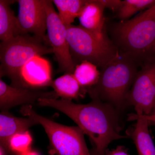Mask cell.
I'll list each match as a JSON object with an SVG mask.
<instances>
[{"label": "cell", "mask_w": 155, "mask_h": 155, "mask_svg": "<svg viewBox=\"0 0 155 155\" xmlns=\"http://www.w3.org/2000/svg\"><path fill=\"white\" fill-rule=\"evenodd\" d=\"M37 103L58 110L72 119L91 140L94 147L93 155H104L111 142L127 138L121 134L116 109L99 100L78 104L64 99L41 98Z\"/></svg>", "instance_id": "6da1fadb"}, {"label": "cell", "mask_w": 155, "mask_h": 155, "mask_svg": "<svg viewBox=\"0 0 155 155\" xmlns=\"http://www.w3.org/2000/svg\"><path fill=\"white\" fill-rule=\"evenodd\" d=\"M137 61L119 52L102 68L96 85L87 90L92 99L110 104L115 109L122 107L137 74Z\"/></svg>", "instance_id": "7a4b0ae2"}, {"label": "cell", "mask_w": 155, "mask_h": 155, "mask_svg": "<svg viewBox=\"0 0 155 155\" xmlns=\"http://www.w3.org/2000/svg\"><path fill=\"white\" fill-rule=\"evenodd\" d=\"M113 32L121 52L144 64L155 61V5L133 19L117 23Z\"/></svg>", "instance_id": "3957f363"}, {"label": "cell", "mask_w": 155, "mask_h": 155, "mask_svg": "<svg viewBox=\"0 0 155 155\" xmlns=\"http://www.w3.org/2000/svg\"><path fill=\"white\" fill-rule=\"evenodd\" d=\"M53 53L48 39L35 35H17L0 44V76H7L16 87L22 67L31 59Z\"/></svg>", "instance_id": "277c9868"}, {"label": "cell", "mask_w": 155, "mask_h": 155, "mask_svg": "<svg viewBox=\"0 0 155 155\" xmlns=\"http://www.w3.org/2000/svg\"><path fill=\"white\" fill-rule=\"evenodd\" d=\"M66 26V36L75 65L87 61L101 69L119 51L106 36H98L80 25Z\"/></svg>", "instance_id": "5b68a950"}, {"label": "cell", "mask_w": 155, "mask_h": 155, "mask_svg": "<svg viewBox=\"0 0 155 155\" xmlns=\"http://www.w3.org/2000/svg\"><path fill=\"white\" fill-rule=\"evenodd\" d=\"M23 116L41 125L49 140L53 155H92L89 151L84 134L78 126L62 125L36 113L31 105L22 106Z\"/></svg>", "instance_id": "8992f818"}, {"label": "cell", "mask_w": 155, "mask_h": 155, "mask_svg": "<svg viewBox=\"0 0 155 155\" xmlns=\"http://www.w3.org/2000/svg\"><path fill=\"white\" fill-rule=\"evenodd\" d=\"M45 5L47 16V36L58 61L59 70L65 73L73 74L76 65L66 36L67 26L61 21L52 1L45 0Z\"/></svg>", "instance_id": "52a82bcc"}, {"label": "cell", "mask_w": 155, "mask_h": 155, "mask_svg": "<svg viewBox=\"0 0 155 155\" xmlns=\"http://www.w3.org/2000/svg\"><path fill=\"white\" fill-rule=\"evenodd\" d=\"M137 115H149L155 107V61L143 65L127 96Z\"/></svg>", "instance_id": "ba28073f"}, {"label": "cell", "mask_w": 155, "mask_h": 155, "mask_svg": "<svg viewBox=\"0 0 155 155\" xmlns=\"http://www.w3.org/2000/svg\"><path fill=\"white\" fill-rule=\"evenodd\" d=\"M19 11L17 16L18 35L33 34L47 39V16L45 0H18Z\"/></svg>", "instance_id": "9c48e42d"}, {"label": "cell", "mask_w": 155, "mask_h": 155, "mask_svg": "<svg viewBox=\"0 0 155 155\" xmlns=\"http://www.w3.org/2000/svg\"><path fill=\"white\" fill-rule=\"evenodd\" d=\"M41 98L58 99L59 97L53 91H44L17 87L10 85L0 79V109L2 112L9 111L18 106L31 105Z\"/></svg>", "instance_id": "30bf717a"}, {"label": "cell", "mask_w": 155, "mask_h": 155, "mask_svg": "<svg viewBox=\"0 0 155 155\" xmlns=\"http://www.w3.org/2000/svg\"><path fill=\"white\" fill-rule=\"evenodd\" d=\"M52 81L49 62L41 56H36L21 69L16 87L38 89L51 86Z\"/></svg>", "instance_id": "8fae6325"}, {"label": "cell", "mask_w": 155, "mask_h": 155, "mask_svg": "<svg viewBox=\"0 0 155 155\" xmlns=\"http://www.w3.org/2000/svg\"><path fill=\"white\" fill-rule=\"evenodd\" d=\"M105 9L99 0H86L78 17L79 25L98 36H105Z\"/></svg>", "instance_id": "7c38bea8"}, {"label": "cell", "mask_w": 155, "mask_h": 155, "mask_svg": "<svg viewBox=\"0 0 155 155\" xmlns=\"http://www.w3.org/2000/svg\"><path fill=\"white\" fill-rule=\"evenodd\" d=\"M38 125L35 120L28 117L22 118L14 116L8 111L0 114V145L7 150L8 142L12 136L28 130L32 126Z\"/></svg>", "instance_id": "4fadbf2b"}, {"label": "cell", "mask_w": 155, "mask_h": 155, "mask_svg": "<svg viewBox=\"0 0 155 155\" xmlns=\"http://www.w3.org/2000/svg\"><path fill=\"white\" fill-rule=\"evenodd\" d=\"M129 119L136 120L130 133L138 155H155V146L150 135L149 121L143 115L133 114Z\"/></svg>", "instance_id": "5bb4252c"}, {"label": "cell", "mask_w": 155, "mask_h": 155, "mask_svg": "<svg viewBox=\"0 0 155 155\" xmlns=\"http://www.w3.org/2000/svg\"><path fill=\"white\" fill-rule=\"evenodd\" d=\"M50 87L59 98L69 101L77 99L87 91L81 86L73 73H65L53 80Z\"/></svg>", "instance_id": "9a60e30c"}, {"label": "cell", "mask_w": 155, "mask_h": 155, "mask_svg": "<svg viewBox=\"0 0 155 155\" xmlns=\"http://www.w3.org/2000/svg\"><path fill=\"white\" fill-rule=\"evenodd\" d=\"M13 2L0 1V39L2 41L18 35L17 17L10 7Z\"/></svg>", "instance_id": "2e32d148"}, {"label": "cell", "mask_w": 155, "mask_h": 155, "mask_svg": "<svg viewBox=\"0 0 155 155\" xmlns=\"http://www.w3.org/2000/svg\"><path fill=\"white\" fill-rule=\"evenodd\" d=\"M73 75L81 86L86 89L96 85L99 80L101 71L96 65L84 61L76 65Z\"/></svg>", "instance_id": "e0dca14e"}, {"label": "cell", "mask_w": 155, "mask_h": 155, "mask_svg": "<svg viewBox=\"0 0 155 155\" xmlns=\"http://www.w3.org/2000/svg\"><path fill=\"white\" fill-rule=\"evenodd\" d=\"M58 11V15L66 26L72 25L78 18L86 0H53Z\"/></svg>", "instance_id": "ac0fdd59"}, {"label": "cell", "mask_w": 155, "mask_h": 155, "mask_svg": "<svg viewBox=\"0 0 155 155\" xmlns=\"http://www.w3.org/2000/svg\"><path fill=\"white\" fill-rule=\"evenodd\" d=\"M155 5V0H125L118 11L121 21L127 19L139 11L150 8Z\"/></svg>", "instance_id": "d6986e66"}, {"label": "cell", "mask_w": 155, "mask_h": 155, "mask_svg": "<svg viewBox=\"0 0 155 155\" xmlns=\"http://www.w3.org/2000/svg\"><path fill=\"white\" fill-rule=\"evenodd\" d=\"M32 141L33 139L28 130L20 132L10 138L7 150L19 155L31 149Z\"/></svg>", "instance_id": "ffe728a7"}, {"label": "cell", "mask_w": 155, "mask_h": 155, "mask_svg": "<svg viewBox=\"0 0 155 155\" xmlns=\"http://www.w3.org/2000/svg\"><path fill=\"white\" fill-rule=\"evenodd\" d=\"M101 4L104 7L110 9L112 11H118L122 5L121 0H99Z\"/></svg>", "instance_id": "44dd1931"}, {"label": "cell", "mask_w": 155, "mask_h": 155, "mask_svg": "<svg viewBox=\"0 0 155 155\" xmlns=\"http://www.w3.org/2000/svg\"><path fill=\"white\" fill-rule=\"evenodd\" d=\"M104 155H129L127 149L123 146H118L116 148L107 150Z\"/></svg>", "instance_id": "7402d4cb"}, {"label": "cell", "mask_w": 155, "mask_h": 155, "mask_svg": "<svg viewBox=\"0 0 155 155\" xmlns=\"http://www.w3.org/2000/svg\"><path fill=\"white\" fill-rule=\"evenodd\" d=\"M143 116L149 121L150 124V123H152V124L155 125V115H147V116L143 115Z\"/></svg>", "instance_id": "603a6c76"}, {"label": "cell", "mask_w": 155, "mask_h": 155, "mask_svg": "<svg viewBox=\"0 0 155 155\" xmlns=\"http://www.w3.org/2000/svg\"><path fill=\"white\" fill-rule=\"evenodd\" d=\"M19 155H40V154L36 151L30 149L28 151Z\"/></svg>", "instance_id": "cb8c5ba5"}, {"label": "cell", "mask_w": 155, "mask_h": 155, "mask_svg": "<svg viewBox=\"0 0 155 155\" xmlns=\"http://www.w3.org/2000/svg\"><path fill=\"white\" fill-rule=\"evenodd\" d=\"M7 151L5 148L0 145V155H7Z\"/></svg>", "instance_id": "d4e9b609"}, {"label": "cell", "mask_w": 155, "mask_h": 155, "mask_svg": "<svg viewBox=\"0 0 155 155\" xmlns=\"http://www.w3.org/2000/svg\"><path fill=\"white\" fill-rule=\"evenodd\" d=\"M150 115H155V107L154 108V109H153V110L151 114H150Z\"/></svg>", "instance_id": "484cf974"}]
</instances>
